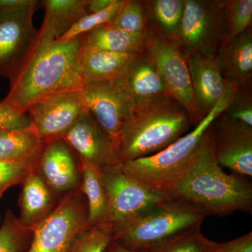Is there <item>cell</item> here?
Listing matches in <instances>:
<instances>
[{"mask_svg": "<svg viewBox=\"0 0 252 252\" xmlns=\"http://www.w3.org/2000/svg\"><path fill=\"white\" fill-rule=\"evenodd\" d=\"M162 191L206 215L224 216L252 211L251 184L237 174H227L217 162L212 126L185 168Z\"/></svg>", "mask_w": 252, "mask_h": 252, "instance_id": "1", "label": "cell"}, {"mask_svg": "<svg viewBox=\"0 0 252 252\" xmlns=\"http://www.w3.org/2000/svg\"><path fill=\"white\" fill-rule=\"evenodd\" d=\"M84 35L65 42L39 36L34 52L22 70L10 81L2 102L22 114L32 104L53 94L81 89Z\"/></svg>", "mask_w": 252, "mask_h": 252, "instance_id": "2", "label": "cell"}, {"mask_svg": "<svg viewBox=\"0 0 252 252\" xmlns=\"http://www.w3.org/2000/svg\"><path fill=\"white\" fill-rule=\"evenodd\" d=\"M190 125L185 109L167 95L136 104L115 141L120 162L161 152L185 135Z\"/></svg>", "mask_w": 252, "mask_h": 252, "instance_id": "3", "label": "cell"}, {"mask_svg": "<svg viewBox=\"0 0 252 252\" xmlns=\"http://www.w3.org/2000/svg\"><path fill=\"white\" fill-rule=\"evenodd\" d=\"M207 215L189 204L170 198L112 228V240L150 252L187 232L200 228Z\"/></svg>", "mask_w": 252, "mask_h": 252, "instance_id": "4", "label": "cell"}, {"mask_svg": "<svg viewBox=\"0 0 252 252\" xmlns=\"http://www.w3.org/2000/svg\"><path fill=\"white\" fill-rule=\"evenodd\" d=\"M238 91V86L229 83L220 102L191 132L182 136L158 153L124 162V171L144 185L162 191L188 164L206 131L229 107Z\"/></svg>", "mask_w": 252, "mask_h": 252, "instance_id": "5", "label": "cell"}, {"mask_svg": "<svg viewBox=\"0 0 252 252\" xmlns=\"http://www.w3.org/2000/svg\"><path fill=\"white\" fill-rule=\"evenodd\" d=\"M144 50L162 81L167 95L174 99L197 126L204 119L194 95L188 65V56L175 37L163 35L148 28Z\"/></svg>", "mask_w": 252, "mask_h": 252, "instance_id": "6", "label": "cell"}, {"mask_svg": "<svg viewBox=\"0 0 252 252\" xmlns=\"http://www.w3.org/2000/svg\"><path fill=\"white\" fill-rule=\"evenodd\" d=\"M226 34L223 1L186 0L175 38L187 56L216 58Z\"/></svg>", "mask_w": 252, "mask_h": 252, "instance_id": "7", "label": "cell"}, {"mask_svg": "<svg viewBox=\"0 0 252 252\" xmlns=\"http://www.w3.org/2000/svg\"><path fill=\"white\" fill-rule=\"evenodd\" d=\"M88 216L87 201L81 188L68 194L33 228L27 252H70L76 239L89 228Z\"/></svg>", "mask_w": 252, "mask_h": 252, "instance_id": "8", "label": "cell"}, {"mask_svg": "<svg viewBox=\"0 0 252 252\" xmlns=\"http://www.w3.org/2000/svg\"><path fill=\"white\" fill-rule=\"evenodd\" d=\"M40 1L12 8H0V76L13 80L34 52L39 31L33 16Z\"/></svg>", "mask_w": 252, "mask_h": 252, "instance_id": "9", "label": "cell"}, {"mask_svg": "<svg viewBox=\"0 0 252 252\" xmlns=\"http://www.w3.org/2000/svg\"><path fill=\"white\" fill-rule=\"evenodd\" d=\"M102 172L107 194L104 222L112 228L171 198L162 190L144 185L126 173L122 163L105 167Z\"/></svg>", "mask_w": 252, "mask_h": 252, "instance_id": "10", "label": "cell"}, {"mask_svg": "<svg viewBox=\"0 0 252 252\" xmlns=\"http://www.w3.org/2000/svg\"><path fill=\"white\" fill-rule=\"evenodd\" d=\"M86 108L115 142L135 102L119 79L84 81L82 87Z\"/></svg>", "mask_w": 252, "mask_h": 252, "instance_id": "11", "label": "cell"}, {"mask_svg": "<svg viewBox=\"0 0 252 252\" xmlns=\"http://www.w3.org/2000/svg\"><path fill=\"white\" fill-rule=\"evenodd\" d=\"M86 108L81 89L53 94L28 111L32 126L44 143L61 138Z\"/></svg>", "mask_w": 252, "mask_h": 252, "instance_id": "12", "label": "cell"}, {"mask_svg": "<svg viewBox=\"0 0 252 252\" xmlns=\"http://www.w3.org/2000/svg\"><path fill=\"white\" fill-rule=\"evenodd\" d=\"M62 138L81 162L101 169L122 163L118 156L115 142L96 122L88 109L82 112Z\"/></svg>", "mask_w": 252, "mask_h": 252, "instance_id": "13", "label": "cell"}, {"mask_svg": "<svg viewBox=\"0 0 252 252\" xmlns=\"http://www.w3.org/2000/svg\"><path fill=\"white\" fill-rule=\"evenodd\" d=\"M36 170L59 200L80 189V160L62 137L44 144Z\"/></svg>", "mask_w": 252, "mask_h": 252, "instance_id": "14", "label": "cell"}, {"mask_svg": "<svg viewBox=\"0 0 252 252\" xmlns=\"http://www.w3.org/2000/svg\"><path fill=\"white\" fill-rule=\"evenodd\" d=\"M217 121L216 129L212 125V130L217 162L237 175L252 177V127L223 114Z\"/></svg>", "mask_w": 252, "mask_h": 252, "instance_id": "15", "label": "cell"}, {"mask_svg": "<svg viewBox=\"0 0 252 252\" xmlns=\"http://www.w3.org/2000/svg\"><path fill=\"white\" fill-rule=\"evenodd\" d=\"M188 65L195 100L205 117L223 97L229 83L223 79L216 58L188 56Z\"/></svg>", "mask_w": 252, "mask_h": 252, "instance_id": "16", "label": "cell"}, {"mask_svg": "<svg viewBox=\"0 0 252 252\" xmlns=\"http://www.w3.org/2000/svg\"><path fill=\"white\" fill-rule=\"evenodd\" d=\"M223 79L239 89L248 88L252 79V29L224 40L216 56Z\"/></svg>", "mask_w": 252, "mask_h": 252, "instance_id": "17", "label": "cell"}, {"mask_svg": "<svg viewBox=\"0 0 252 252\" xmlns=\"http://www.w3.org/2000/svg\"><path fill=\"white\" fill-rule=\"evenodd\" d=\"M21 185V214L18 218L23 226L32 230L54 211L59 200L36 171V167L26 176Z\"/></svg>", "mask_w": 252, "mask_h": 252, "instance_id": "18", "label": "cell"}, {"mask_svg": "<svg viewBox=\"0 0 252 252\" xmlns=\"http://www.w3.org/2000/svg\"><path fill=\"white\" fill-rule=\"evenodd\" d=\"M118 79L135 104L167 95L157 68L145 50L137 55Z\"/></svg>", "mask_w": 252, "mask_h": 252, "instance_id": "19", "label": "cell"}, {"mask_svg": "<svg viewBox=\"0 0 252 252\" xmlns=\"http://www.w3.org/2000/svg\"><path fill=\"white\" fill-rule=\"evenodd\" d=\"M40 5L44 10V18L39 36L48 40H57L74 23L89 14L87 0H44Z\"/></svg>", "mask_w": 252, "mask_h": 252, "instance_id": "20", "label": "cell"}, {"mask_svg": "<svg viewBox=\"0 0 252 252\" xmlns=\"http://www.w3.org/2000/svg\"><path fill=\"white\" fill-rule=\"evenodd\" d=\"M146 36L127 32L107 23L84 34L83 51L137 54L144 50Z\"/></svg>", "mask_w": 252, "mask_h": 252, "instance_id": "21", "label": "cell"}, {"mask_svg": "<svg viewBox=\"0 0 252 252\" xmlns=\"http://www.w3.org/2000/svg\"><path fill=\"white\" fill-rule=\"evenodd\" d=\"M44 144L32 126L20 130L0 128V160L36 163Z\"/></svg>", "mask_w": 252, "mask_h": 252, "instance_id": "22", "label": "cell"}, {"mask_svg": "<svg viewBox=\"0 0 252 252\" xmlns=\"http://www.w3.org/2000/svg\"><path fill=\"white\" fill-rule=\"evenodd\" d=\"M140 53L83 51L81 67L84 80L103 81L117 79Z\"/></svg>", "mask_w": 252, "mask_h": 252, "instance_id": "23", "label": "cell"}, {"mask_svg": "<svg viewBox=\"0 0 252 252\" xmlns=\"http://www.w3.org/2000/svg\"><path fill=\"white\" fill-rule=\"evenodd\" d=\"M81 162V161H80ZM81 190L88 205L89 227L103 223L107 210V194L104 186L102 169L81 162Z\"/></svg>", "mask_w": 252, "mask_h": 252, "instance_id": "24", "label": "cell"}, {"mask_svg": "<svg viewBox=\"0 0 252 252\" xmlns=\"http://www.w3.org/2000/svg\"><path fill=\"white\" fill-rule=\"evenodd\" d=\"M146 2L149 16L156 24L151 28L163 35L175 37L183 16L186 0H154Z\"/></svg>", "mask_w": 252, "mask_h": 252, "instance_id": "25", "label": "cell"}, {"mask_svg": "<svg viewBox=\"0 0 252 252\" xmlns=\"http://www.w3.org/2000/svg\"><path fill=\"white\" fill-rule=\"evenodd\" d=\"M149 18V8L146 1L123 0L122 6L112 26L132 34H147Z\"/></svg>", "mask_w": 252, "mask_h": 252, "instance_id": "26", "label": "cell"}, {"mask_svg": "<svg viewBox=\"0 0 252 252\" xmlns=\"http://www.w3.org/2000/svg\"><path fill=\"white\" fill-rule=\"evenodd\" d=\"M32 230L25 228L18 217L8 210L0 228V252H27Z\"/></svg>", "mask_w": 252, "mask_h": 252, "instance_id": "27", "label": "cell"}, {"mask_svg": "<svg viewBox=\"0 0 252 252\" xmlns=\"http://www.w3.org/2000/svg\"><path fill=\"white\" fill-rule=\"evenodd\" d=\"M226 37L229 40L236 37L252 27V0L223 1Z\"/></svg>", "mask_w": 252, "mask_h": 252, "instance_id": "28", "label": "cell"}, {"mask_svg": "<svg viewBox=\"0 0 252 252\" xmlns=\"http://www.w3.org/2000/svg\"><path fill=\"white\" fill-rule=\"evenodd\" d=\"M219 243L204 236L200 228L181 235L149 252H213Z\"/></svg>", "mask_w": 252, "mask_h": 252, "instance_id": "29", "label": "cell"}, {"mask_svg": "<svg viewBox=\"0 0 252 252\" xmlns=\"http://www.w3.org/2000/svg\"><path fill=\"white\" fill-rule=\"evenodd\" d=\"M112 240V226L103 222L89 227L76 239L70 252H105Z\"/></svg>", "mask_w": 252, "mask_h": 252, "instance_id": "30", "label": "cell"}, {"mask_svg": "<svg viewBox=\"0 0 252 252\" xmlns=\"http://www.w3.org/2000/svg\"><path fill=\"white\" fill-rule=\"evenodd\" d=\"M123 0H117L115 3L108 9L95 14H89L74 23L61 37L55 41L65 42L72 40L79 36L84 35L95 28L112 22L118 11L120 9Z\"/></svg>", "mask_w": 252, "mask_h": 252, "instance_id": "31", "label": "cell"}, {"mask_svg": "<svg viewBox=\"0 0 252 252\" xmlns=\"http://www.w3.org/2000/svg\"><path fill=\"white\" fill-rule=\"evenodd\" d=\"M36 163L0 160V190L21 184L26 176L36 167Z\"/></svg>", "mask_w": 252, "mask_h": 252, "instance_id": "32", "label": "cell"}, {"mask_svg": "<svg viewBox=\"0 0 252 252\" xmlns=\"http://www.w3.org/2000/svg\"><path fill=\"white\" fill-rule=\"evenodd\" d=\"M224 117L243 123L252 127V102L251 94L243 89H239L229 107L223 113Z\"/></svg>", "mask_w": 252, "mask_h": 252, "instance_id": "33", "label": "cell"}, {"mask_svg": "<svg viewBox=\"0 0 252 252\" xmlns=\"http://www.w3.org/2000/svg\"><path fill=\"white\" fill-rule=\"evenodd\" d=\"M31 126V118L28 113L18 112L2 101L0 102V128L20 130Z\"/></svg>", "mask_w": 252, "mask_h": 252, "instance_id": "34", "label": "cell"}, {"mask_svg": "<svg viewBox=\"0 0 252 252\" xmlns=\"http://www.w3.org/2000/svg\"><path fill=\"white\" fill-rule=\"evenodd\" d=\"M252 238V233L226 242V243H219L217 248L213 252H241L247 243Z\"/></svg>", "mask_w": 252, "mask_h": 252, "instance_id": "35", "label": "cell"}, {"mask_svg": "<svg viewBox=\"0 0 252 252\" xmlns=\"http://www.w3.org/2000/svg\"><path fill=\"white\" fill-rule=\"evenodd\" d=\"M117 0H87L89 14L102 12L110 8Z\"/></svg>", "mask_w": 252, "mask_h": 252, "instance_id": "36", "label": "cell"}, {"mask_svg": "<svg viewBox=\"0 0 252 252\" xmlns=\"http://www.w3.org/2000/svg\"><path fill=\"white\" fill-rule=\"evenodd\" d=\"M105 252H149L147 251H142V250H133L124 246L117 242L112 240L109 244L108 248L106 250Z\"/></svg>", "mask_w": 252, "mask_h": 252, "instance_id": "37", "label": "cell"}, {"mask_svg": "<svg viewBox=\"0 0 252 252\" xmlns=\"http://www.w3.org/2000/svg\"><path fill=\"white\" fill-rule=\"evenodd\" d=\"M241 252H252V238L247 243Z\"/></svg>", "mask_w": 252, "mask_h": 252, "instance_id": "38", "label": "cell"}, {"mask_svg": "<svg viewBox=\"0 0 252 252\" xmlns=\"http://www.w3.org/2000/svg\"><path fill=\"white\" fill-rule=\"evenodd\" d=\"M4 193V191H3V190H0V198H1V195H3V193Z\"/></svg>", "mask_w": 252, "mask_h": 252, "instance_id": "39", "label": "cell"}, {"mask_svg": "<svg viewBox=\"0 0 252 252\" xmlns=\"http://www.w3.org/2000/svg\"><path fill=\"white\" fill-rule=\"evenodd\" d=\"M0 220H1V217H0Z\"/></svg>", "mask_w": 252, "mask_h": 252, "instance_id": "40", "label": "cell"}]
</instances>
